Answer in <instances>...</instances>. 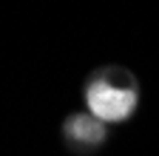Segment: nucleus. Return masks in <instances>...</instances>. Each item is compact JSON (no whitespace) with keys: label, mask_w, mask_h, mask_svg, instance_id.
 <instances>
[{"label":"nucleus","mask_w":159,"mask_h":156,"mask_svg":"<svg viewBox=\"0 0 159 156\" xmlns=\"http://www.w3.org/2000/svg\"><path fill=\"white\" fill-rule=\"evenodd\" d=\"M85 102L99 122H122L136 108V85L125 71H99L85 85Z\"/></svg>","instance_id":"nucleus-1"},{"label":"nucleus","mask_w":159,"mask_h":156,"mask_svg":"<svg viewBox=\"0 0 159 156\" xmlns=\"http://www.w3.org/2000/svg\"><path fill=\"white\" fill-rule=\"evenodd\" d=\"M66 136L74 145H97L105 136V122H99L91 114H74L66 122Z\"/></svg>","instance_id":"nucleus-2"}]
</instances>
